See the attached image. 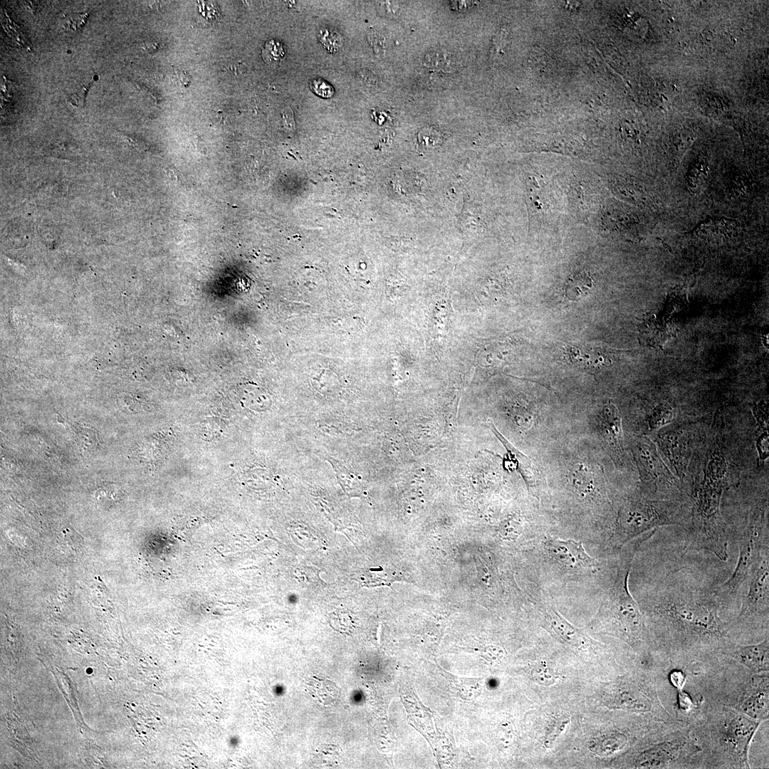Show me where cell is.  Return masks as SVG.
Instances as JSON below:
<instances>
[{
	"mask_svg": "<svg viewBox=\"0 0 769 769\" xmlns=\"http://www.w3.org/2000/svg\"><path fill=\"white\" fill-rule=\"evenodd\" d=\"M642 612L653 657L661 668L693 674L724 659L738 644L733 619L721 617L723 603L704 580L686 568L669 572L648 594Z\"/></svg>",
	"mask_w": 769,
	"mask_h": 769,
	"instance_id": "1",
	"label": "cell"
},
{
	"mask_svg": "<svg viewBox=\"0 0 769 769\" xmlns=\"http://www.w3.org/2000/svg\"><path fill=\"white\" fill-rule=\"evenodd\" d=\"M762 722L703 698L689 726L701 750V768H750L749 747Z\"/></svg>",
	"mask_w": 769,
	"mask_h": 769,
	"instance_id": "2",
	"label": "cell"
},
{
	"mask_svg": "<svg viewBox=\"0 0 769 769\" xmlns=\"http://www.w3.org/2000/svg\"><path fill=\"white\" fill-rule=\"evenodd\" d=\"M654 533H645L619 550L615 572L598 616L603 630L632 647L639 654L641 664L648 669L654 666L651 641L639 606L629 592L628 579L636 551Z\"/></svg>",
	"mask_w": 769,
	"mask_h": 769,
	"instance_id": "3",
	"label": "cell"
},
{
	"mask_svg": "<svg viewBox=\"0 0 769 769\" xmlns=\"http://www.w3.org/2000/svg\"><path fill=\"white\" fill-rule=\"evenodd\" d=\"M703 698L762 721L769 717V671L753 673L731 659H719L692 674Z\"/></svg>",
	"mask_w": 769,
	"mask_h": 769,
	"instance_id": "4",
	"label": "cell"
},
{
	"mask_svg": "<svg viewBox=\"0 0 769 769\" xmlns=\"http://www.w3.org/2000/svg\"><path fill=\"white\" fill-rule=\"evenodd\" d=\"M701 752L688 726L653 721L630 763L637 768H701Z\"/></svg>",
	"mask_w": 769,
	"mask_h": 769,
	"instance_id": "5",
	"label": "cell"
},
{
	"mask_svg": "<svg viewBox=\"0 0 769 769\" xmlns=\"http://www.w3.org/2000/svg\"><path fill=\"white\" fill-rule=\"evenodd\" d=\"M664 525H689L681 506L671 501L631 500L623 503L610 535L612 548L619 551L634 538Z\"/></svg>",
	"mask_w": 769,
	"mask_h": 769,
	"instance_id": "6",
	"label": "cell"
},
{
	"mask_svg": "<svg viewBox=\"0 0 769 769\" xmlns=\"http://www.w3.org/2000/svg\"><path fill=\"white\" fill-rule=\"evenodd\" d=\"M745 582H747V588L742 596L741 608L733 619L738 644H741L743 639L748 644H751L753 639L758 642L769 636L768 554L752 570Z\"/></svg>",
	"mask_w": 769,
	"mask_h": 769,
	"instance_id": "7",
	"label": "cell"
},
{
	"mask_svg": "<svg viewBox=\"0 0 769 769\" xmlns=\"http://www.w3.org/2000/svg\"><path fill=\"white\" fill-rule=\"evenodd\" d=\"M652 670L644 677H619L607 687L605 702L610 708L627 710L644 716L654 721H676L661 703Z\"/></svg>",
	"mask_w": 769,
	"mask_h": 769,
	"instance_id": "8",
	"label": "cell"
},
{
	"mask_svg": "<svg viewBox=\"0 0 769 769\" xmlns=\"http://www.w3.org/2000/svg\"><path fill=\"white\" fill-rule=\"evenodd\" d=\"M738 553L732 575L717 588L723 604L728 597L740 591L752 570L768 554V526L765 510L753 511L741 536Z\"/></svg>",
	"mask_w": 769,
	"mask_h": 769,
	"instance_id": "9",
	"label": "cell"
},
{
	"mask_svg": "<svg viewBox=\"0 0 769 769\" xmlns=\"http://www.w3.org/2000/svg\"><path fill=\"white\" fill-rule=\"evenodd\" d=\"M540 547L544 556L566 573L586 575L599 569L598 561L586 552L582 541L545 535Z\"/></svg>",
	"mask_w": 769,
	"mask_h": 769,
	"instance_id": "10",
	"label": "cell"
},
{
	"mask_svg": "<svg viewBox=\"0 0 769 769\" xmlns=\"http://www.w3.org/2000/svg\"><path fill=\"white\" fill-rule=\"evenodd\" d=\"M724 658L731 659L753 673L769 671V636L751 644H735L724 653Z\"/></svg>",
	"mask_w": 769,
	"mask_h": 769,
	"instance_id": "11",
	"label": "cell"
},
{
	"mask_svg": "<svg viewBox=\"0 0 769 769\" xmlns=\"http://www.w3.org/2000/svg\"><path fill=\"white\" fill-rule=\"evenodd\" d=\"M639 463L647 481L652 483L656 491H661L674 486L676 482L667 469L655 447L649 441H643L637 447Z\"/></svg>",
	"mask_w": 769,
	"mask_h": 769,
	"instance_id": "12",
	"label": "cell"
},
{
	"mask_svg": "<svg viewBox=\"0 0 769 769\" xmlns=\"http://www.w3.org/2000/svg\"><path fill=\"white\" fill-rule=\"evenodd\" d=\"M600 430L611 450L622 455V422L618 409L611 402L604 405L600 416Z\"/></svg>",
	"mask_w": 769,
	"mask_h": 769,
	"instance_id": "13",
	"label": "cell"
},
{
	"mask_svg": "<svg viewBox=\"0 0 769 769\" xmlns=\"http://www.w3.org/2000/svg\"><path fill=\"white\" fill-rule=\"evenodd\" d=\"M544 612L550 629L566 643L580 647L587 642L588 638L564 619L555 607L546 606Z\"/></svg>",
	"mask_w": 769,
	"mask_h": 769,
	"instance_id": "14",
	"label": "cell"
},
{
	"mask_svg": "<svg viewBox=\"0 0 769 769\" xmlns=\"http://www.w3.org/2000/svg\"><path fill=\"white\" fill-rule=\"evenodd\" d=\"M488 427L506 449L508 454L515 463V467L524 479L527 487L528 488L535 487L539 480V474L531 461L514 447L496 429L493 423L489 422Z\"/></svg>",
	"mask_w": 769,
	"mask_h": 769,
	"instance_id": "15",
	"label": "cell"
},
{
	"mask_svg": "<svg viewBox=\"0 0 769 769\" xmlns=\"http://www.w3.org/2000/svg\"><path fill=\"white\" fill-rule=\"evenodd\" d=\"M306 688L313 699L324 706L333 704L339 696L338 686L330 680L313 676L308 681Z\"/></svg>",
	"mask_w": 769,
	"mask_h": 769,
	"instance_id": "16",
	"label": "cell"
},
{
	"mask_svg": "<svg viewBox=\"0 0 769 769\" xmlns=\"http://www.w3.org/2000/svg\"><path fill=\"white\" fill-rule=\"evenodd\" d=\"M735 226L734 222L728 219H710L699 226L697 233L708 239H723L734 233Z\"/></svg>",
	"mask_w": 769,
	"mask_h": 769,
	"instance_id": "17",
	"label": "cell"
},
{
	"mask_svg": "<svg viewBox=\"0 0 769 769\" xmlns=\"http://www.w3.org/2000/svg\"><path fill=\"white\" fill-rule=\"evenodd\" d=\"M570 478L574 492L579 497L585 498L593 493L595 491L593 478L583 466L576 468Z\"/></svg>",
	"mask_w": 769,
	"mask_h": 769,
	"instance_id": "18",
	"label": "cell"
},
{
	"mask_svg": "<svg viewBox=\"0 0 769 769\" xmlns=\"http://www.w3.org/2000/svg\"><path fill=\"white\" fill-rule=\"evenodd\" d=\"M318 38L325 49L330 53H337L343 46L342 34L335 28L324 26L318 31Z\"/></svg>",
	"mask_w": 769,
	"mask_h": 769,
	"instance_id": "19",
	"label": "cell"
},
{
	"mask_svg": "<svg viewBox=\"0 0 769 769\" xmlns=\"http://www.w3.org/2000/svg\"><path fill=\"white\" fill-rule=\"evenodd\" d=\"M58 542L66 551L77 553L83 546L84 538L72 528L68 527L61 531Z\"/></svg>",
	"mask_w": 769,
	"mask_h": 769,
	"instance_id": "20",
	"label": "cell"
},
{
	"mask_svg": "<svg viewBox=\"0 0 769 769\" xmlns=\"http://www.w3.org/2000/svg\"><path fill=\"white\" fill-rule=\"evenodd\" d=\"M330 463L335 469L340 483L347 493H353V491L359 489V482H357V478L352 472L345 469L338 461L330 459Z\"/></svg>",
	"mask_w": 769,
	"mask_h": 769,
	"instance_id": "21",
	"label": "cell"
},
{
	"mask_svg": "<svg viewBox=\"0 0 769 769\" xmlns=\"http://www.w3.org/2000/svg\"><path fill=\"white\" fill-rule=\"evenodd\" d=\"M284 53L282 44L275 40L266 42L262 51L264 61L269 64L278 63L284 56Z\"/></svg>",
	"mask_w": 769,
	"mask_h": 769,
	"instance_id": "22",
	"label": "cell"
},
{
	"mask_svg": "<svg viewBox=\"0 0 769 769\" xmlns=\"http://www.w3.org/2000/svg\"><path fill=\"white\" fill-rule=\"evenodd\" d=\"M672 412L669 407L661 404L654 409L649 419L650 427L657 429L667 423L672 419Z\"/></svg>",
	"mask_w": 769,
	"mask_h": 769,
	"instance_id": "23",
	"label": "cell"
},
{
	"mask_svg": "<svg viewBox=\"0 0 769 769\" xmlns=\"http://www.w3.org/2000/svg\"><path fill=\"white\" fill-rule=\"evenodd\" d=\"M533 676L538 683L546 686L553 684L556 679V676L550 671L548 665L544 661L535 664Z\"/></svg>",
	"mask_w": 769,
	"mask_h": 769,
	"instance_id": "24",
	"label": "cell"
},
{
	"mask_svg": "<svg viewBox=\"0 0 769 769\" xmlns=\"http://www.w3.org/2000/svg\"><path fill=\"white\" fill-rule=\"evenodd\" d=\"M90 595L97 602H107L110 600V591L100 578H96L91 582Z\"/></svg>",
	"mask_w": 769,
	"mask_h": 769,
	"instance_id": "25",
	"label": "cell"
},
{
	"mask_svg": "<svg viewBox=\"0 0 769 769\" xmlns=\"http://www.w3.org/2000/svg\"><path fill=\"white\" fill-rule=\"evenodd\" d=\"M568 722L569 718L566 716L558 718L553 721L547 733L545 741V744L548 747H550V745L555 742L557 737L564 730Z\"/></svg>",
	"mask_w": 769,
	"mask_h": 769,
	"instance_id": "26",
	"label": "cell"
},
{
	"mask_svg": "<svg viewBox=\"0 0 769 769\" xmlns=\"http://www.w3.org/2000/svg\"><path fill=\"white\" fill-rule=\"evenodd\" d=\"M88 16V13L70 14L64 18L63 26L66 30L77 31L85 24Z\"/></svg>",
	"mask_w": 769,
	"mask_h": 769,
	"instance_id": "27",
	"label": "cell"
},
{
	"mask_svg": "<svg viewBox=\"0 0 769 769\" xmlns=\"http://www.w3.org/2000/svg\"><path fill=\"white\" fill-rule=\"evenodd\" d=\"M310 87L313 93L322 98H330L334 94V89L332 85L321 78L312 80Z\"/></svg>",
	"mask_w": 769,
	"mask_h": 769,
	"instance_id": "28",
	"label": "cell"
},
{
	"mask_svg": "<svg viewBox=\"0 0 769 769\" xmlns=\"http://www.w3.org/2000/svg\"><path fill=\"white\" fill-rule=\"evenodd\" d=\"M686 671L681 669L674 668L669 673V681L677 691L684 689L687 681Z\"/></svg>",
	"mask_w": 769,
	"mask_h": 769,
	"instance_id": "29",
	"label": "cell"
},
{
	"mask_svg": "<svg viewBox=\"0 0 769 769\" xmlns=\"http://www.w3.org/2000/svg\"><path fill=\"white\" fill-rule=\"evenodd\" d=\"M706 168L707 167L703 162V164H696L695 167L691 169L689 174L688 179L689 182L693 187H696L699 184L703 182V179L707 175Z\"/></svg>",
	"mask_w": 769,
	"mask_h": 769,
	"instance_id": "30",
	"label": "cell"
},
{
	"mask_svg": "<svg viewBox=\"0 0 769 769\" xmlns=\"http://www.w3.org/2000/svg\"><path fill=\"white\" fill-rule=\"evenodd\" d=\"M91 83L80 84L77 86L76 89L69 96V100L71 104L75 106H83L85 102V98L88 93V90Z\"/></svg>",
	"mask_w": 769,
	"mask_h": 769,
	"instance_id": "31",
	"label": "cell"
},
{
	"mask_svg": "<svg viewBox=\"0 0 769 769\" xmlns=\"http://www.w3.org/2000/svg\"><path fill=\"white\" fill-rule=\"evenodd\" d=\"M473 5H474L473 1H451V6L452 9H456V10H460V11L466 10L468 8L471 7Z\"/></svg>",
	"mask_w": 769,
	"mask_h": 769,
	"instance_id": "32",
	"label": "cell"
}]
</instances>
